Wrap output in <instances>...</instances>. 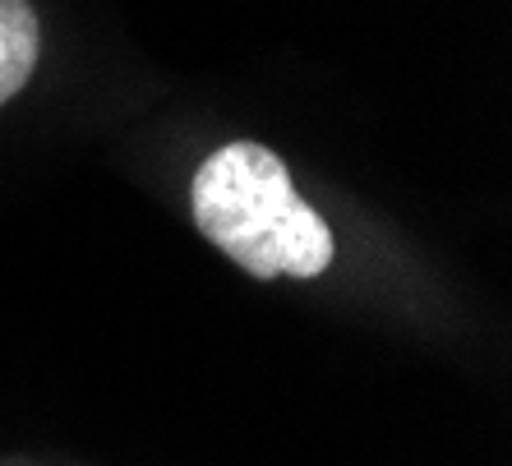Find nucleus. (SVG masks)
<instances>
[{"label":"nucleus","mask_w":512,"mask_h":466,"mask_svg":"<svg viewBox=\"0 0 512 466\" xmlns=\"http://www.w3.org/2000/svg\"><path fill=\"white\" fill-rule=\"evenodd\" d=\"M194 222L217 250L259 282L319 277L333 263V231L291 185L286 162L263 144H227L190 185Z\"/></svg>","instance_id":"obj_1"},{"label":"nucleus","mask_w":512,"mask_h":466,"mask_svg":"<svg viewBox=\"0 0 512 466\" xmlns=\"http://www.w3.org/2000/svg\"><path fill=\"white\" fill-rule=\"evenodd\" d=\"M37 47H42V33H37L33 5L28 0H0V107L37 70Z\"/></svg>","instance_id":"obj_2"}]
</instances>
